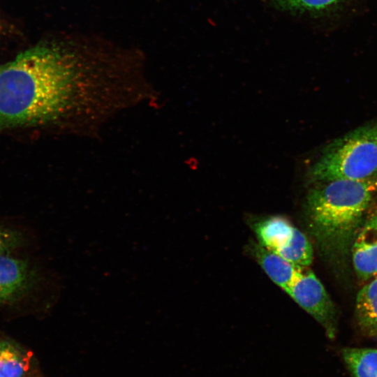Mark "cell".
<instances>
[{"label":"cell","mask_w":377,"mask_h":377,"mask_svg":"<svg viewBox=\"0 0 377 377\" xmlns=\"http://www.w3.org/2000/svg\"><path fill=\"white\" fill-rule=\"evenodd\" d=\"M124 98L105 62L63 45H38L0 66V128L94 134L119 114Z\"/></svg>","instance_id":"obj_1"},{"label":"cell","mask_w":377,"mask_h":377,"mask_svg":"<svg viewBox=\"0 0 377 377\" xmlns=\"http://www.w3.org/2000/svg\"><path fill=\"white\" fill-rule=\"evenodd\" d=\"M277 254L301 268L308 267L311 264L313 258L311 242L307 237L297 228L290 243Z\"/></svg>","instance_id":"obj_12"},{"label":"cell","mask_w":377,"mask_h":377,"mask_svg":"<svg viewBox=\"0 0 377 377\" xmlns=\"http://www.w3.org/2000/svg\"><path fill=\"white\" fill-rule=\"evenodd\" d=\"M295 228L287 219L279 216L266 218L253 225L258 242L276 253L290 243Z\"/></svg>","instance_id":"obj_8"},{"label":"cell","mask_w":377,"mask_h":377,"mask_svg":"<svg viewBox=\"0 0 377 377\" xmlns=\"http://www.w3.org/2000/svg\"><path fill=\"white\" fill-rule=\"evenodd\" d=\"M342 355L353 377H377V349L347 348Z\"/></svg>","instance_id":"obj_11"},{"label":"cell","mask_w":377,"mask_h":377,"mask_svg":"<svg viewBox=\"0 0 377 377\" xmlns=\"http://www.w3.org/2000/svg\"><path fill=\"white\" fill-rule=\"evenodd\" d=\"M356 316L362 330L377 338V276L358 292Z\"/></svg>","instance_id":"obj_9"},{"label":"cell","mask_w":377,"mask_h":377,"mask_svg":"<svg viewBox=\"0 0 377 377\" xmlns=\"http://www.w3.org/2000/svg\"><path fill=\"white\" fill-rule=\"evenodd\" d=\"M377 190V179L321 182L307 195L309 227L326 246L344 244L355 233Z\"/></svg>","instance_id":"obj_2"},{"label":"cell","mask_w":377,"mask_h":377,"mask_svg":"<svg viewBox=\"0 0 377 377\" xmlns=\"http://www.w3.org/2000/svg\"><path fill=\"white\" fill-rule=\"evenodd\" d=\"M286 293L315 318L333 338L336 332V311L323 285L308 267L303 268Z\"/></svg>","instance_id":"obj_4"},{"label":"cell","mask_w":377,"mask_h":377,"mask_svg":"<svg viewBox=\"0 0 377 377\" xmlns=\"http://www.w3.org/2000/svg\"><path fill=\"white\" fill-rule=\"evenodd\" d=\"M38 281V274L24 260L0 255V303L13 300L29 290Z\"/></svg>","instance_id":"obj_5"},{"label":"cell","mask_w":377,"mask_h":377,"mask_svg":"<svg viewBox=\"0 0 377 377\" xmlns=\"http://www.w3.org/2000/svg\"><path fill=\"white\" fill-rule=\"evenodd\" d=\"M30 364V356L20 347L0 341V377H24Z\"/></svg>","instance_id":"obj_10"},{"label":"cell","mask_w":377,"mask_h":377,"mask_svg":"<svg viewBox=\"0 0 377 377\" xmlns=\"http://www.w3.org/2000/svg\"><path fill=\"white\" fill-rule=\"evenodd\" d=\"M285 5L297 9L321 10L337 5L343 0H279Z\"/></svg>","instance_id":"obj_13"},{"label":"cell","mask_w":377,"mask_h":377,"mask_svg":"<svg viewBox=\"0 0 377 377\" xmlns=\"http://www.w3.org/2000/svg\"><path fill=\"white\" fill-rule=\"evenodd\" d=\"M353 263L359 278L377 276V214L369 217L358 232L352 249Z\"/></svg>","instance_id":"obj_6"},{"label":"cell","mask_w":377,"mask_h":377,"mask_svg":"<svg viewBox=\"0 0 377 377\" xmlns=\"http://www.w3.org/2000/svg\"><path fill=\"white\" fill-rule=\"evenodd\" d=\"M250 251L267 276L285 292L303 269L258 242L253 243Z\"/></svg>","instance_id":"obj_7"},{"label":"cell","mask_w":377,"mask_h":377,"mask_svg":"<svg viewBox=\"0 0 377 377\" xmlns=\"http://www.w3.org/2000/svg\"><path fill=\"white\" fill-rule=\"evenodd\" d=\"M377 173V124L360 127L329 145L313 165L316 182L363 180Z\"/></svg>","instance_id":"obj_3"},{"label":"cell","mask_w":377,"mask_h":377,"mask_svg":"<svg viewBox=\"0 0 377 377\" xmlns=\"http://www.w3.org/2000/svg\"><path fill=\"white\" fill-rule=\"evenodd\" d=\"M19 235L14 231L0 228V255L8 254L19 244Z\"/></svg>","instance_id":"obj_14"}]
</instances>
